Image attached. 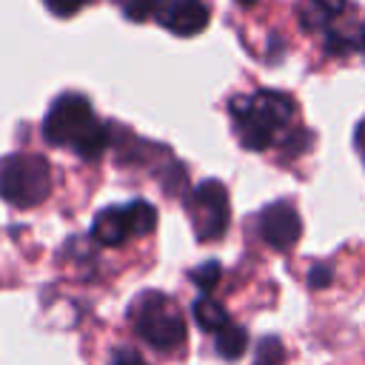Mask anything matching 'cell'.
I'll use <instances>...</instances> for the list:
<instances>
[{
    "label": "cell",
    "instance_id": "e0dca14e",
    "mask_svg": "<svg viewBox=\"0 0 365 365\" xmlns=\"http://www.w3.org/2000/svg\"><path fill=\"white\" fill-rule=\"evenodd\" d=\"M331 279H334V271L328 265H314L308 271V288H325L331 285Z\"/></svg>",
    "mask_w": 365,
    "mask_h": 365
},
{
    "label": "cell",
    "instance_id": "277c9868",
    "mask_svg": "<svg viewBox=\"0 0 365 365\" xmlns=\"http://www.w3.org/2000/svg\"><path fill=\"white\" fill-rule=\"evenodd\" d=\"M51 194V165L34 151H11L0 160V197L14 208H34Z\"/></svg>",
    "mask_w": 365,
    "mask_h": 365
},
{
    "label": "cell",
    "instance_id": "8fae6325",
    "mask_svg": "<svg viewBox=\"0 0 365 365\" xmlns=\"http://www.w3.org/2000/svg\"><path fill=\"white\" fill-rule=\"evenodd\" d=\"M191 314H194L197 325H200L202 331H208V334H217L222 325H228V322H231V319H228V311H225L217 299H211L208 294H202V297H197V299H194Z\"/></svg>",
    "mask_w": 365,
    "mask_h": 365
},
{
    "label": "cell",
    "instance_id": "9c48e42d",
    "mask_svg": "<svg viewBox=\"0 0 365 365\" xmlns=\"http://www.w3.org/2000/svg\"><path fill=\"white\" fill-rule=\"evenodd\" d=\"M322 34H325V51L328 54H351V51H362L365 48V26L359 20H342L339 17H328L319 23Z\"/></svg>",
    "mask_w": 365,
    "mask_h": 365
},
{
    "label": "cell",
    "instance_id": "6da1fadb",
    "mask_svg": "<svg viewBox=\"0 0 365 365\" xmlns=\"http://www.w3.org/2000/svg\"><path fill=\"white\" fill-rule=\"evenodd\" d=\"M43 137L57 148H71L83 160H100L111 145V125L94 114L88 97L63 91L46 111Z\"/></svg>",
    "mask_w": 365,
    "mask_h": 365
},
{
    "label": "cell",
    "instance_id": "d6986e66",
    "mask_svg": "<svg viewBox=\"0 0 365 365\" xmlns=\"http://www.w3.org/2000/svg\"><path fill=\"white\" fill-rule=\"evenodd\" d=\"M354 145H356V151H359V157H362V163H365V120L354 128Z\"/></svg>",
    "mask_w": 365,
    "mask_h": 365
},
{
    "label": "cell",
    "instance_id": "ffe728a7",
    "mask_svg": "<svg viewBox=\"0 0 365 365\" xmlns=\"http://www.w3.org/2000/svg\"><path fill=\"white\" fill-rule=\"evenodd\" d=\"M234 3H237V6H242V9H251L257 0H234Z\"/></svg>",
    "mask_w": 365,
    "mask_h": 365
},
{
    "label": "cell",
    "instance_id": "ba28073f",
    "mask_svg": "<svg viewBox=\"0 0 365 365\" xmlns=\"http://www.w3.org/2000/svg\"><path fill=\"white\" fill-rule=\"evenodd\" d=\"M154 17L171 34L194 37L208 26L211 6H208V0H157Z\"/></svg>",
    "mask_w": 365,
    "mask_h": 365
},
{
    "label": "cell",
    "instance_id": "7a4b0ae2",
    "mask_svg": "<svg viewBox=\"0 0 365 365\" xmlns=\"http://www.w3.org/2000/svg\"><path fill=\"white\" fill-rule=\"evenodd\" d=\"M294 100L277 88H259L254 94H240L228 103V114L237 131V140L248 151H265L279 131L294 120Z\"/></svg>",
    "mask_w": 365,
    "mask_h": 365
},
{
    "label": "cell",
    "instance_id": "7c38bea8",
    "mask_svg": "<svg viewBox=\"0 0 365 365\" xmlns=\"http://www.w3.org/2000/svg\"><path fill=\"white\" fill-rule=\"evenodd\" d=\"M282 362H285V348H282L279 336H262L257 342L254 365H282Z\"/></svg>",
    "mask_w": 365,
    "mask_h": 365
},
{
    "label": "cell",
    "instance_id": "52a82bcc",
    "mask_svg": "<svg viewBox=\"0 0 365 365\" xmlns=\"http://www.w3.org/2000/svg\"><path fill=\"white\" fill-rule=\"evenodd\" d=\"M257 231H259V237L268 248L291 251L302 237V220H299L297 208L288 200H277V202H271L259 211Z\"/></svg>",
    "mask_w": 365,
    "mask_h": 365
},
{
    "label": "cell",
    "instance_id": "8992f818",
    "mask_svg": "<svg viewBox=\"0 0 365 365\" xmlns=\"http://www.w3.org/2000/svg\"><path fill=\"white\" fill-rule=\"evenodd\" d=\"M185 211L191 217L194 234L200 242H214L228 231L231 208H228V191L220 180H202L185 200Z\"/></svg>",
    "mask_w": 365,
    "mask_h": 365
},
{
    "label": "cell",
    "instance_id": "30bf717a",
    "mask_svg": "<svg viewBox=\"0 0 365 365\" xmlns=\"http://www.w3.org/2000/svg\"><path fill=\"white\" fill-rule=\"evenodd\" d=\"M214 348H217V354H220L222 359H228V362L240 359V356L245 354V348H248V334H245V328L237 325V322L222 325V328L214 334Z\"/></svg>",
    "mask_w": 365,
    "mask_h": 365
},
{
    "label": "cell",
    "instance_id": "9a60e30c",
    "mask_svg": "<svg viewBox=\"0 0 365 365\" xmlns=\"http://www.w3.org/2000/svg\"><path fill=\"white\" fill-rule=\"evenodd\" d=\"M120 9H123V14L128 17V20H134V23H143V20H148L151 14H154V6H157V0H114Z\"/></svg>",
    "mask_w": 365,
    "mask_h": 365
},
{
    "label": "cell",
    "instance_id": "5b68a950",
    "mask_svg": "<svg viewBox=\"0 0 365 365\" xmlns=\"http://www.w3.org/2000/svg\"><path fill=\"white\" fill-rule=\"evenodd\" d=\"M157 228V208L148 200L108 205L91 220V240L106 248H120L134 237H148Z\"/></svg>",
    "mask_w": 365,
    "mask_h": 365
},
{
    "label": "cell",
    "instance_id": "4fadbf2b",
    "mask_svg": "<svg viewBox=\"0 0 365 365\" xmlns=\"http://www.w3.org/2000/svg\"><path fill=\"white\" fill-rule=\"evenodd\" d=\"M220 277H222V265H220L217 259H208V262H202V265H197V268L191 271V282H194L202 294L214 291L217 282H220Z\"/></svg>",
    "mask_w": 365,
    "mask_h": 365
},
{
    "label": "cell",
    "instance_id": "5bb4252c",
    "mask_svg": "<svg viewBox=\"0 0 365 365\" xmlns=\"http://www.w3.org/2000/svg\"><path fill=\"white\" fill-rule=\"evenodd\" d=\"M314 3V11L311 17H305V26H314L319 20H328V17H339L348 11V0H311Z\"/></svg>",
    "mask_w": 365,
    "mask_h": 365
},
{
    "label": "cell",
    "instance_id": "3957f363",
    "mask_svg": "<svg viewBox=\"0 0 365 365\" xmlns=\"http://www.w3.org/2000/svg\"><path fill=\"white\" fill-rule=\"evenodd\" d=\"M128 319L134 334L160 354H174L185 348L188 328L182 311L174 305V299L163 291H143L134 297L128 308Z\"/></svg>",
    "mask_w": 365,
    "mask_h": 365
},
{
    "label": "cell",
    "instance_id": "ac0fdd59",
    "mask_svg": "<svg viewBox=\"0 0 365 365\" xmlns=\"http://www.w3.org/2000/svg\"><path fill=\"white\" fill-rule=\"evenodd\" d=\"M111 365H148L137 351H128V348H120L111 359Z\"/></svg>",
    "mask_w": 365,
    "mask_h": 365
},
{
    "label": "cell",
    "instance_id": "2e32d148",
    "mask_svg": "<svg viewBox=\"0 0 365 365\" xmlns=\"http://www.w3.org/2000/svg\"><path fill=\"white\" fill-rule=\"evenodd\" d=\"M46 3V9L54 14V17H71V14H77L83 6H88L91 0H43Z\"/></svg>",
    "mask_w": 365,
    "mask_h": 365
}]
</instances>
